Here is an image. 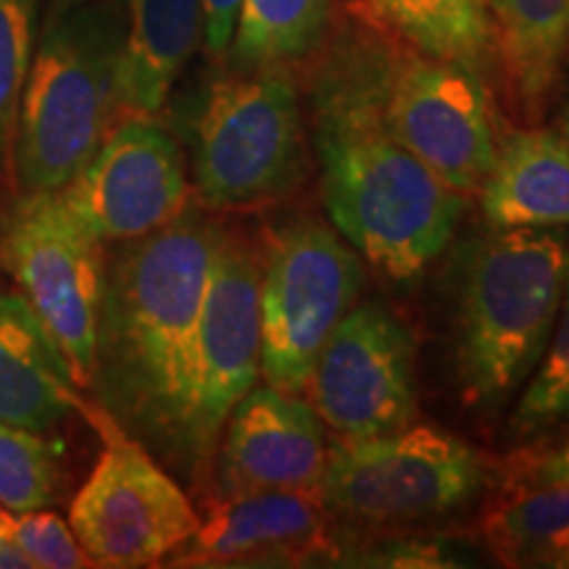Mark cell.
Instances as JSON below:
<instances>
[{
	"mask_svg": "<svg viewBox=\"0 0 569 569\" xmlns=\"http://www.w3.org/2000/svg\"><path fill=\"white\" fill-rule=\"evenodd\" d=\"M398 51L380 30L348 24L311 90L322 201L340 238L377 274L407 284L459 230L465 198L390 134L386 92Z\"/></svg>",
	"mask_w": 569,
	"mask_h": 569,
	"instance_id": "obj_1",
	"label": "cell"
},
{
	"mask_svg": "<svg viewBox=\"0 0 569 569\" xmlns=\"http://www.w3.org/2000/svg\"><path fill=\"white\" fill-rule=\"evenodd\" d=\"M222 227L188 206L172 224L127 240L109 267L92 390L127 436L188 472L201 303Z\"/></svg>",
	"mask_w": 569,
	"mask_h": 569,
	"instance_id": "obj_2",
	"label": "cell"
},
{
	"mask_svg": "<svg viewBox=\"0 0 569 569\" xmlns=\"http://www.w3.org/2000/svg\"><path fill=\"white\" fill-rule=\"evenodd\" d=\"M569 240L559 230H493L453 261L451 346L461 401L507 409L549 343L565 290Z\"/></svg>",
	"mask_w": 569,
	"mask_h": 569,
	"instance_id": "obj_3",
	"label": "cell"
},
{
	"mask_svg": "<svg viewBox=\"0 0 569 569\" xmlns=\"http://www.w3.org/2000/svg\"><path fill=\"white\" fill-rule=\"evenodd\" d=\"M124 21L113 0L53 9L21 90L11 174L21 193H56L111 132Z\"/></svg>",
	"mask_w": 569,
	"mask_h": 569,
	"instance_id": "obj_4",
	"label": "cell"
},
{
	"mask_svg": "<svg viewBox=\"0 0 569 569\" xmlns=\"http://www.w3.org/2000/svg\"><path fill=\"white\" fill-rule=\"evenodd\" d=\"M488 486L475 446L436 425L390 436L336 440L315 493L327 511L361 525L430 522L472 507Z\"/></svg>",
	"mask_w": 569,
	"mask_h": 569,
	"instance_id": "obj_5",
	"label": "cell"
},
{
	"mask_svg": "<svg viewBox=\"0 0 569 569\" xmlns=\"http://www.w3.org/2000/svg\"><path fill=\"white\" fill-rule=\"evenodd\" d=\"M196 190L211 209H246L303 182L301 98L288 69H234L209 88L196 124Z\"/></svg>",
	"mask_w": 569,
	"mask_h": 569,
	"instance_id": "obj_6",
	"label": "cell"
},
{
	"mask_svg": "<svg viewBox=\"0 0 569 569\" xmlns=\"http://www.w3.org/2000/svg\"><path fill=\"white\" fill-rule=\"evenodd\" d=\"M361 264L336 227L317 219H290L269 234L259 290L267 386L306 390L327 340L359 303Z\"/></svg>",
	"mask_w": 569,
	"mask_h": 569,
	"instance_id": "obj_7",
	"label": "cell"
},
{
	"mask_svg": "<svg viewBox=\"0 0 569 569\" xmlns=\"http://www.w3.org/2000/svg\"><path fill=\"white\" fill-rule=\"evenodd\" d=\"M103 432V451L77 490L69 525L92 567L159 565L196 536L201 517L172 475L103 409H84Z\"/></svg>",
	"mask_w": 569,
	"mask_h": 569,
	"instance_id": "obj_8",
	"label": "cell"
},
{
	"mask_svg": "<svg viewBox=\"0 0 569 569\" xmlns=\"http://www.w3.org/2000/svg\"><path fill=\"white\" fill-rule=\"evenodd\" d=\"M0 253L21 298L67 356L77 386L90 388L106 284L101 240L71 217L59 193H21Z\"/></svg>",
	"mask_w": 569,
	"mask_h": 569,
	"instance_id": "obj_9",
	"label": "cell"
},
{
	"mask_svg": "<svg viewBox=\"0 0 569 569\" xmlns=\"http://www.w3.org/2000/svg\"><path fill=\"white\" fill-rule=\"evenodd\" d=\"M309 403L340 440L403 430L417 417V343L382 301L356 303L311 372Z\"/></svg>",
	"mask_w": 569,
	"mask_h": 569,
	"instance_id": "obj_10",
	"label": "cell"
},
{
	"mask_svg": "<svg viewBox=\"0 0 569 569\" xmlns=\"http://www.w3.org/2000/svg\"><path fill=\"white\" fill-rule=\"evenodd\" d=\"M393 138L461 196L478 193L496 159L498 132L480 69L398 51L386 92Z\"/></svg>",
	"mask_w": 569,
	"mask_h": 569,
	"instance_id": "obj_11",
	"label": "cell"
},
{
	"mask_svg": "<svg viewBox=\"0 0 569 569\" xmlns=\"http://www.w3.org/2000/svg\"><path fill=\"white\" fill-rule=\"evenodd\" d=\"M261 261L243 240L222 232L198 317L190 403L193 480L209 475L222 427L261 375Z\"/></svg>",
	"mask_w": 569,
	"mask_h": 569,
	"instance_id": "obj_12",
	"label": "cell"
},
{
	"mask_svg": "<svg viewBox=\"0 0 569 569\" xmlns=\"http://www.w3.org/2000/svg\"><path fill=\"white\" fill-rule=\"evenodd\" d=\"M56 193L101 243L146 238L190 206L180 142L153 117L113 124L92 159Z\"/></svg>",
	"mask_w": 569,
	"mask_h": 569,
	"instance_id": "obj_13",
	"label": "cell"
},
{
	"mask_svg": "<svg viewBox=\"0 0 569 569\" xmlns=\"http://www.w3.org/2000/svg\"><path fill=\"white\" fill-rule=\"evenodd\" d=\"M325 461V425L315 407L290 390L253 386L227 417L213 475L222 496L317 490Z\"/></svg>",
	"mask_w": 569,
	"mask_h": 569,
	"instance_id": "obj_14",
	"label": "cell"
},
{
	"mask_svg": "<svg viewBox=\"0 0 569 569\" xmlns=\"http://www.w3.org/2000/svg\"><path fill=\"white\" fill-rule=\"evenodd\" d=\"M327 509L315 490L222 496L198 522L196 536L172 553L182 567L306 565L336 559L325 538Z\"/></svg>",
	"mask_w": 569,
	"mask_h": 569,
	"instance_id": "obj_15",
	"label": "cell"
},
{
	"mask_svg": "<svg viewBox=\"0 0 569 569\" xmlns=\"http://www.w3.org/2000/svg\"><path fill=\"white\" fill-rule=\"evenodd\" d=\"M478 196L493 230L569 227V146L559 130L528 124L498 134Z\"/></svg>",
	"mask_w": 569,
	"mask_h": 569,
	"instance_id": "obj_16",
	"label": "cell"
},
{
	"mask_svg": "<svg viewBox=\"0 0 569 569\" xmlns=\"http://www.w3.org/2000/svg\"><path fill=\"white\" fill-rule=\"evenodd\" d=\"M69 361L17 293H0V422L48 432L74 411L88 409Z\"/></svg>",
	"mask_w": 569,
	"mask_h": 569,
	"instance_id": "obj_17",
	"label": "cell"
},
{
	"mask_svg": "<svg viewBox=\"0 0 569 569\" xmlns=\"http://www.w3.org/2000/svg\"><path fill=\"white\" fill-rule=\"evenodd\" d=\"M201 38V0H127L119 53L122 111L130 117H156Z\"/></svg>",
	"mask_w": 569,
	"mask_h": 569,
	"instance_id": "obj_18",
	"label": "cell"
},
{
	"mask_svg": "<svg viewBox=\"0 0 569 569\" xmlns=\"http://www.w3.org/2000/svg\"><path fill=\"white\" fill-rule=\"evenodd\" d=\"M511 103L528 124L549 109L569 53V0H486Z\"/></svg>",
	"mask_w": 569,
	"mask_h": 569,
	"instance_id": "obj_19",
	"label": "cell"
},
{
	"mask_svg": "<svg viewBox=\"0 0 569 569\" xmlns=\"http://www.w3.org/2000/svg\"><path fill=\"white\" fill-rule=\"evenodd\" d=\"M332 0H240L230 42L234 69H288L319 51Z\"/></svg>",
	"mask_w": 569,
	"mask_h": 569,
	"instance_id": "obj_20",
	"label": "cell"
},
{
	"mask_svg": "<svg viewBox=\"0 0 569 569\" xmlns=\"http://www.w3.org/2000/svg\"><path fill=\"white\" fill-rule=\"evenodd\" d=\"M377 17L432 59L482 67L493 56L486 0H369Z\"/></svg>",
	"mask_w": 569,
	"mask_h": 569,
	"instance_id": "obj_21",
	"label": "cell"
},
{
	"mask_svg": "<svg viewBox=\"0 0 569 569\" xmlns=\"http://www.w3.org/2000/svg\"><path fill=\"white\" fill-rule=\"evenodd\" d=\"M488 546L507 565H543L569 546V482L532 486L498 503L482 522Z\"/></svg>",
	"mask_w": 569,
	"mask_h": 569,
	"instance_id": "obj_22",
	"label": "cell"
},
{
	"mask_svg": "<svg viewBox=\"0 0 569 569\" xmlns=\"http://www.w3.org/2000/svg\"><path fill=\"white\" fill-rule=\"evenodd\" d=\"M565 425H569V253L557 322L538 367L519 390L515 415L509 419V436L532 440Z\"/></svg>",
	"mask_w": 569,
	"mask_h": 569,
	"instance_id": "obj_23",
	"label": "cell"
},
{
	"mask_svg": "<svg viewBox=\"0 0 569 569\" xmlns=\"http://www.w3.org/2000/svg\"><path fill=\"white\" fill-rule=\"evenodd\" d=\"M59 467L56 448L40 432L0 422V507L9 511L46 509L53 501Z\"/></svg>",
	"mask_w": 569,
	"mask_h": 569,
	"instance_id": "obj_24",
	"label": "cell"
},
{
	"mask_svg": "<svg viewBox=\"0 0 569 569\" xmlns=\"http://www.w3.org/2000/svg\"><path fill=\"white\" fill-rule=\"evenodd\" d=\"M40 0H0V163L11 167L19 103L34 53Z\"/></svg>",
	"mask_w": 569,
	"mask_h": 569,
	"instance_id": "obj_25",
	"label": "cell"
},
{
	"mask_svg": "<svg viewBox=\"0 0 569 569\" xmlns=\"http://www.w3.org/2000/svg\"><path fill=\"white\" fill-rule=\"evenodd\" d=\"M0 532L42 569H80L92 567L88 551L77 540L71 525L46 509L0 511Z\"/></svg>",
	"mask_w": 569,
	"mask_h": 569,
	"instance_id": "obj_26",
	"label": "cell"
},
{
	"mask_svg": "<svg viewBox=\"0 0 569 569\" xmlns=\"http://www.w3.org/2000/svg\"><path fill=\"white\" fill-rule=\"evenodd\" d=\"M340 565L359 567H459L461 561L453 559L451 551L436 540H390L386 546H377L372 551H356Z\"/></svg>",
	"mask_w": 569,
	"mask_h": 569,
	"instance_id": "obj_27",
	"label": "cell"
},
{
	"mask_svg": "<svg viewBox=\"0 0 569 569\" xmlns=\"http://www.w3.org/2000/svg\"><path fill=\"white\" fill-rule=\"evenodd\" d=\"M203 6V42L213 59L230 53V42L238 24L240 0H201Z\"/></svg>",
	"mask_w": 569,
	"mask_h": 569,
	"instance_id": "obj_28",
	"label": "cell"
},
{
	"mask_svg": "<svg viewBox=\"0 0 569 569\" xmlns=\"http://www.w3.org/2000/svg\"><path fill=\"white\" fill-rule=\"evenodd\" d=\"M528 480L532 486H559V482H569V440L551 448L546 457H540L536 467H530Z\"/></svg>",
	"mask_w": 569,
	"mask_h": 569,
	"instance_id": "obj_29",
	"label": "cell"
},
{
	"mask_svg": "<svg viewBox=\"0 0 569 569\" xmlns=\"http://www.w3.org/2000/svg\"><path fill=\"white\" fill-rule=\"evenodd\" d=\"M0 569H32V561L0 532Z\"/></svg>",
	"mask_w": 569,
	"mask_h": 569,
	"instance_id": "obj_30",
	"label": "cell"
},
{
	"mask_svg": "<svg viewBox=\"0 0 569 569\" xmlns=\"http://www.w3.org/2000/svg\"><path fill=\"white\" fill-rule=\"evenodd\" d=\"M546 567H561V569H569V546L567 549H561L559 553H553V557L546 561Z\"/></svg>",
	"mask_w": 569,
	"mask_h": 569,
	"instance_id": "obj_31",
	"label": "cell"
},
{
	"mask_svg": "<svg viewBox=\"0 0 569 569\" xmlns=\"http://www.w3.org/2000/svg\"><path fill=\"white\" fill-rule=\"evenodd\" d=\"M557 130H559V134H561V138H565V142L569 146V103L565 106V111H561V119H559Z\"/></svg>",
	"mask_w": 569,
	"mask_h": 569,
	"instance_id": "obj_32",
	"label": "cell"
},
{
	"mask_svg": "<svg viewBox=\"0 0 569 569\" xmlns=\"http://www.w3.org/2000/svg\"><path fill=\"white\" fill-rule=\"evenodd\" d=\"M88 3V0H56V9H69V6H80Z\"/></svg>",
	"mask_w": 569,
	"mask_h": 569,
	"instance_id": "obj_33",
	"label": "cell"
},
{
	"mask_svg": "<svg viewBox=\"0 0 569 569\" xmlns=\"http://www.w3.org/2000/svg\"><path fill=\"white\" fill-rule=\"evenodd\" d=\"M0 511H3V507H0Z\"/></svg>",
	"mask_w": 569,
	"mask_h": 569,
	"instance_id": "obj_34",
	"label": "cell"
}]
</instances>
